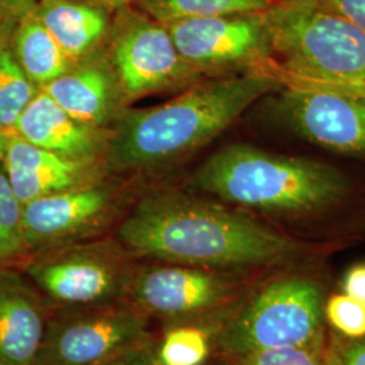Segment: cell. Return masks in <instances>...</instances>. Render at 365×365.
Returning a JSON list of instances; mask_svg holds the SVG:
<instances>
[{
    "label": "cell",
    "mask_w": 365,
    "mask_h": 365,
    "mask_svg": "<svg viewBox=\"0 0 365 365\" xmlns=\"http://www.w3.org/2000/svg\"><path fill=\"white\" fill-rule=\"evenodd\" d=\"M10 135H11V133L0 130V164H1V160L4 157V153H6V148H7V143H9Z\"/></svg>",
    "instance_id": "32"
},
{
    "label": "cell",
    "mask_w": 365,
    "mask_h": 365,
    "mask_svg": "<svg viewBox=\"0 0 365 365\" xmlns=\"http://www.w3.org/2000/svg\"><path fill=\"white\" fill-rule=\"evenodd\" d=\"M267 75L276 78L283 84V87L294 88H306V90H319V91L339 92L354 96L365 98V83H342V81H325V80H313V78H298L286 73L271 63L265 71Z\"/></svg>",
    "instance_id": "25"
},
{
    "label": "cell",
    "mask_w": 365,
    "mask_h": 365,
    "mask_svg": "<svg viewBox=\"0 0 365 365\" xmlns=\"http://www.w3.org/2000/svg\"><path fill=\"white\" fill-rule=\"evenodd\" d=\"M283 84L267 73L200 80L164 105L122 110L106 158L118 170H149L172 163L210 143L262 95Z\"/></svg>",
    "instance_id": "2"
},
{
    "label": "cell",
    "mask_w": 365,
    "mask_h": 365,
    "mask_svg": "<svg viewBox=\"0 0 365 365\" xmlns=\"http://www.w3.org/2000/svg\"><path fill=\"white\" fill-rule=\"evenodd\" d=\"M329 10L339 14L365 31V0H318Z\"/></svg>",
    "instance_id": "27"
},
{
    "label": "cell",
    "mask_w": 365,
    "mask_h": 365,
    "mask_svg": "<svg viewBox=\"0 0 365 365\" xmlns=\"http://www.w3.org/2000/svg\"><path fill=\"white\" fill-rule=\"evenodd\" d=\"M99 365H160V363L157 359V353L149 345V342L145 341Z\"/></svg>",
    "instance_id": "26"
},
{
    "label": "cell",
    "mask_w": 365,
    "mask_h": 365,
    "mask_svg": "<svg viewBox=\"0 0 365 365\" xmlns=\"http://www.w3.org/2000/svg\"><path fill=\"white\" fill-rule=\"evenodd\" d=\"M344 287L346 295L365 303V264L353 267L345 277Z\"/></svg>",
    "instance_id": "29"
},
{
    "label": "cell",
    "mask_w": 365,
    "mask_h": 365,
    "mask_svg": "<svg viewBox=\"0 0 365 365\" xmlns=\"http://www.w3.org/2000/svg\"><path fill=\"white\" fill-rule=\"evenodd\" d=\"M11 48L19 66L38 90L73 66L34 11L14 22Z\"/></svg>",
    "instance_id": "18"
},
{
    "label": "cell",
    "mask_w": 365,
    "mask_h": 365,
    "mask_svg": "<svg viewBox=\"0 0 365 365\" xmlns=\"http://www.w3.org/2000/svg\"><path fill=\"white\" fill-rule=\"evenodd\" d=\"M274 66L292 76L365 83V31L318 0H274L264 11Z\"/></svg>",
    "instance_id": "4"
},
{
    "label": "cell",
    "mask_w": 365,
    "mask_h": 365,
    "mask_svg": "<svg viewBox=\"0 0 365 365\" xmlns=\"http://www.w3.org/2000/svg\"><path fill=\"white\" fill-rule=\"evenodd\" d=\"M86 1H90V3L96 4V6H101L106 10H108L110 13L114 14L120 9L131 6L134 0H86Z\"/></svg>",
    "instance_id": "31"
},
{
    "label": "cell",
    "mask_w": 365,
    "mask_h": 365,
    "mask_svg": "<svg viewBox=\"0 0 365 365\" xmlns=\"http://www.w3.org/2000/svg\"><path fill=\"white\" fill-rule=\"evenodd\" d=\"M233 283L215 269L179 264L134 271L129 297L145 314L179 318L207 312L230 298Z\"/></svg>",
    "instance_id": "12"
},
{
    "label": "cell",
    "mask_w": 365,
    "mask_h": 365,
    "mask_svg": "<svg viewBox=\"0 0 365 365\" xmlns=\"http://www.w3.org/2000/svg\"><path fill=\"white\" fill-rule=\"evenodd\" d=\"M274 0H134L133 6L158 22H170L225 14L262 13Z\"/></svg>",
    "instance_id": "20"
},
{
    "label": "cell",
    "mask_w": 365,
    "mask_h": 365,
    "mask_svg": "<svg viewBox=\"0 0 365 365\" xmlns=\"http://www.w3.org/2000/svg\"><path fill=\"white\" fill-rule=\"evenodd\" d=\"M118 240L145 257L207 269H240L295 259L303 245L248 215L176 192L143 197Z\"/></svg>",
    "instance_id": "1"
},
{
    "label": "cell",
    "mask_w": 365,
    "mask_h": 365,
    "mask_svg": "<svg viewBox=\"0 0 365 365\" xmlns=\"http://www.w3.org/2000/svg\"><path fill=\"white\" fill-rule=\"evenodd\" d=\"M167 27L182 58L203 78L265 73L274 60L264 11L187 18Z\"/></svg>",
    "instance_id": "8"
},
{
    "label": "cell",
    "mask_w": 365,
    "mask_h": 365,
    "mask_svg": "<svg viewBox=\"0 0 365 365\" xmlns=\"http://www.w3.org/2000/svg\"><path fill=\"white\" fill-rule=\"evenodd\" d=\"M14 192L22 205L98 182V163L58 156L11 133L1 160Z\"/></svg>",
    "instance_id": "13"
},
{
    "label": "cell",
    "mask_w": 365,
    "mask_h": 365,
    "mask_svg": "<svg viewBox=\"0 0 365 365\" xmlns=\"http://www.w3.org/2000/svg\"><path fill=\"white\" fill-rule=\"evenodd\" d=\"M34 13L73 64L98 52L114 15L86 0H41Z\"/></svg>",
    "instance_id": "17"
},
{
    "label": "cell",
    "mask_w": 365,
    "mask_h": 365,
    "mask_svg": "<svg viewBox=\"0 0 365 365\" xmlns=\"http://www.w3.org/2000/svg\"><path fill=\"white\" fill-rule=\"evenodd\" d=\"M279 92L276 114L299 137L365 158V98L294 87Z\"/></svg>",
    "instance_id": "10"
},
{
    "label": "cell",
    "mask_w": 365,
    "mask_h": 365,
    "mask_svg": "<svg viewBox=\"0 0 365 365\" xmlns=\"http://www.w3.org/2000/svg\"><path fill=\"white\" fill-rule=\"evenodd\" d=\"M14 22H0V130L13 133L38 88L27 78L11 48Z\"/></svg>",
    "instance_id": "19"
},
{
    "label": "cell",
    "mask_w": 365,
    "mask_h": 365,
    "mask_svg": "<svg viewBox=\"0 0 365 365\" xmlns=\"http://www.w3.org/2000/svg\"><path fill=\"white\" fill-rule=\"evenodd\" d=\"M321 344L262 349L235 357L238 365H339V357Z\"/></svg>",
    "instance_id": "23"
},
{
    "label": "cell",
    "mask_w": 365,
    "mask_h": 365,
    "mask_svg": "<svg viewBox=\"0 0 365 365\" xmlns=\"http://www.w3.org/2000/svg\"><path fill=\"white\" fill-rule=\"evenodd\" d=\"M41 0H0V22H16L26 14L33 13Z\"/></svg>",
    "instance_id": "28"
},
{
    "label": "cell",
    "mask_w": 365,
    "mask_h": 365,
    "mask_svg": "<svg viewBox=\"0 0 365 365\" xmlns=\"http://www.w3.org/2000/svg\"><path fill=\"white\" fill-rule=\"evenodd\" d=\"M46 322L33 283L11 267L0 268V365H34Z\"/></svg>",
    "instance_id": "16"
},
{
    "label": "cell",
    "mask_w": 365,
    "mask_h": 365,
    "mask_svg": "<svg viewBox=\"0 0 365 365\" xmlns=\"http://www.w3.org/2000/svg\"><path fill=\"white\" fill-rule=\"evenodd\" d=\"M325 314L329 322L348 337L365 336V303L349 295H334L327 300Z\"/></svg>",
    "instance_id": "24"
},
{
    "label": "cell",
    "mask_w": 365,
    "mask_h": 365,
    "mask_svg": "<svg viewBox=\"0 0 365 365\" xmlns=\"http://www.w3.org/2000/svg\"><path fill=\"white\" fill-rule=\"evenodd\" d=\"M115 202L114 188L98 182L24 205L22 226L29 256L92 232L114 211Z\"/></svg>",
    "instance_id": "11"
},
{
    "label": "cell",
    "mask_w": 365,
    "mask_h": 365,
    "mask_svg": "<svg viewBox=\"0 0 365 365\" xmlns=\"http://www.w3.org/2000/svg\"><path fill=\"white\" fill-rule=\"evenodd\" d=\"M339 365H365V341L351 346L339 357Z\"/></svg>",
    "instance_id": "30"
},
{
    "label": "cell",
    "mask_w": 365,
    "mask_h": 365,
    "mask_svg": "<svg viewBox=\"0 0 365 365\" xmlns=\"http://www.w3.org/2000/svg\"><path fill=\"white\" fill-rule=\"evenodd\" d=\"M145 341L146 314L133 303L69 309L48 319L34 365H99Z\"/></svg>",
    "instance_id": "9"
},
{
    "label": "cell",
    "mask_w": 365,
    "mask_h": 365,
    "mask_svg": "<svg viewBox=\"0 0 365 365\" xmlns=\"http://www.w3.org/2000/svg\"><path fill=\"white\" fill-rule=\"evenodd\" d=\"M22 209L6 172L0 170V268H13L16 261L26 260L29 256Z\"/></svg>",
    "instance_id": "21"
},
{
    "label": "cell",
    "mask_w": 365,
    "mask_h": 365,
    "mask_svg": "<svg viewBox=\"0 0 365 365\" xmlns=\"http://www.w3.org/2000/svg\"><path fill=\"white\" fill-rule=\"evenodd\" d=\"M324 294L310 279L283 277L267 284L225 325L222 351L235 357L247 353L309 346L322 342Z\"/></svg>",
    "instance_id": "5"
},
{
    "label": "cell",
    "mask_w": 365,
    "mask_h": 365,
    "mask_svg": "<svg viewBox=\"0 0 365 365\" xmlns=\"http://www.w3.org/2000/svg\"><path fill=\"white\" fill-rule=\"evenodd\" d=\"M191 185L221 200L276 214H309L331 207L348 192L331 165L230 145L196 170Z\"/></svg>",
    "instance_id": "3"
},
{
    "label": "cell",
    "mask_w": 365,
    "mask_h": 365,
    "mask_svg": "<svg viewBox=\"0 0 365 365\" xmlns=\"http://www.w3.org/2000/svg\"><path fill=\"white\" fill-rule=\"evenodd\" d=\"M209 356V339L196 327L170 330L160 345V365H200Z\"/></svg>",
    "instance_id": "22"
},
{
    "label": "cell",
    "mask_w": 365,
    "mask_h": 365,
    "mask_svg": "<svg viewBox=\"0 0 365 365\" xmlns=\"http://www.w3.org/2000/svg\"><path fill=\"white\" fill-rule=\"evenodd\" d=\"M14 134L58 156L78 161H98L106 155L110 130L71 117L38 90L19 118Z\"/></svg>",
    "instance_id": "15"
},
{
    "label": "cell",
    "mask_w": 365,
    "mask_h": 365,
    "mask_svg": "<svg viewBox=\"0 0 365 365\" xmlns=\"http://www.w3.org/2000/svg\"><path fill=\"white\" fill-rule=\"evenodd\" d=\"M25 274L41 297L76 309L129 297L134 271L110 244H66L33 253Z\"/></svg>",
    "instance_id": "7"
},
{
    "label": "cell",
    "mask_w": 365,
    "mask_h": 365,
    "mask_svg": "<svg viewBox=\"0 0 365 365\" xmlns=\"http://www.w3.org/2000/svg\"><path fill=\"white\" fill-rule=\"evenodd\" d=\"M39 90L71 117L95 128L113 122L125 102L107 54L96 52Z\"/></svg>",
    "instance_id": "14"
},
{
    "label": "cell",
    "mask_w": 365,
    "mask_h": 365,
    "mask_svg": "<svg viewBox=\"0 0 365 365\" xmlns=\"http://www.w3.org/2000/svg\"><path fill=\"white\" fill-rule=\"evenodd\" d=\"M106 39L123 101L187 88L203 78L182 58L167 25L133 4L114 13Z\"/></svg>",
    "instance_id": "6"
}]
</instances>
